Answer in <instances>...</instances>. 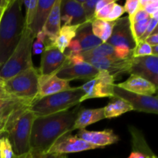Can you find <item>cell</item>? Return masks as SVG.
<instances>
[{
    "mask_svg": "<svg viewBox=\"0 0 158 158\" xmlns=\"http://www.w3.org/2000/svg\"><path fill=\"white\" fill-rule=\"evenodd\" d=\"M80 106L73 110L36 117L33 122L30 138V151L39 157L46 154L61 137L72 132Z\"/></svg>",
    "mask_w": 158,
    "mask_h": 158,
    "instance_id": "obj_1",
    "label": "cell"
},
{
    "mask_svg": "<svg viewBox=\"0 0 158 158\" xmlns=\"http://www.w3.org/2000/svg\"><path fill=\"white\" fill-rule=\"evenodd\" d=\"M21 0H10L0 21V68L19 42L24 28Z\"/></svg>",
    "mask_w": 158,
    "mask_h": 158,
    "instance_id": "obj_2",
    "label": "cell"
},
{
    "mask_svg": "<svg viewBox=\"0 0 158 158\" xmlns=\"http://www.w3.org/2000/svg\"><path fill=\"white\" fill-rule=\"evenodd\" d=\"M84 95L81 87H73L69 90L58 93L35 100L30 106V110L35 117H45L69 110L80 105V99Z\"/></svg>",
    "mask_w": 158,
    "mask_h": 158,
    "instance_id": "obj_3",
    "label": "cell"
},
{
    "mask_svg": "<svg viewBox=\"0 0 158 158\" xmlns=\"http://www.w3.org/2000/svg\"><path fill=\"white\" fill-rule=\"evenodd\" d=\"M35 38L30 29L24 26L18 45L7 61L0 68V77L3 80L10 79L33 66L32 46Z\"/></svg>",
    "mask_w": 158,
    "mask_h": 158,
    "instance_id": "obj_4",
    "label": "cell"
},
{
    "mask_svg": "<svg viewBox=\"0 0 158 158\" xmlns=\"http://www.w3.org/2000/svg\"><path fill=\"white\" fill-rule=\"evenodd\" d=\"M40 72L35 66L29 68L10 79L4 80L3 89L6 94L34 102L39 89Z\"/></svg>",
    "mask_w": 158,
    "mask_h": 158,
    "instance_id": "obj_5",
    "label": "cell"
},
{
    "mask_svg": "<svg viewBox=\"0 0 158 158\" xmlns=\"http://www.w3.org/2000/svg\"><path fill=\"white\" fill-rule=\"evenodd\" d=\"M35 118L36 117L30 109L26 110L18 117L6 133L15 155H21L30 151L31 134Z\"/></svg>",
    "mask_w": 158,
    "mask_h": 158,
    "instance_id": "obj_6",
    "label": "cell"
},
{
    "mask_svg": "<svg viewBox=\"0 0 158 158\" xmlns=\"http://www.w3.org/2000/svg\"><path fill=\"white\" fill-rule=\"evenodd\" d=\"M116 79L106 70H99L98 74L92 80H89L81 86L84 95L81 97L80 102L89 99L114 97V86Z\"/></svg>",
    "mask_w": 158,
    "mask_h": 158,
    "instance_id": "obj_7",
    "label": "cell"
},
{
    "mask_svg": "<svg viewBox=\"0 0 158 158\" xmlns=\"http://www.w3.org/2000/svg\"><path fill=\"white\" fill-rule=\"evenodd\" d=\"M114 97L127 102L134 110L148 114H158V100L155 96H145L134 94L117 86H114Z\"/></svg>",
    "mask_w": 158,
    "mask_h": 158,
    "instance_id": "obj_8",
    "label": "cell"
},
{
    "mask_svg": "<svg viewBox=\"0 0 158 158\" xmlns=\"http://www.w3.org/2000/svg\"><path fill=\"white\" fill-rule=\"evenodd\" d=\"M83 59L85 62L92 65L98 70L107 71L115 79L123 74L129 73L133 61V57L125 60H120L112 56H89Z\"/></svg>",
    "mask_w": 158,
    "mask_h": 158,
    "instance_id": "obj_9",
    "label": "cell"
},
{
    "mask_svg": "<svg viewBox=\"0 0 158 158\" xmlns=\"http://www.w3.org/2000/svg\"><path fill=\"white\" fill-rule=\"evenodd\" d=\"M100 147L88 143L77 136H66L61 137L50 148L46 154L66 155L67 154L79 153L89 150L100 149Z\"/></svg>",
    "mask_w": 158,
    "mask_h": 158,
    "instance_id": "obj_10",
    "label": "cell"
},
{
    "mask_svg": "<svg viewBox=\"0 0 158 158\" xmlns=\"http://www.w3.org/2000/svg\"><path fill=\"white\" fill-rule=\"evenodd\" d=\"M130 74L139 76L157 87L158 85V56H148L133 58L132 66L130 69Z\"/></svg>",
    "mask_w": 158,
    "mask_h": 158,
    "instance_id": "obj_11",
    "label": "cell"
},
{
    "mask_svg": "<svg viewBox=\"0 0 158 158\" xmlns=\"http://www.w3.org/2000/svg\"><path fill=\"white\" fill-rule=\"evenodd\" d=\"M66 56L60 52L54 45L45 47L40 60V67L39 69L40 75H49L57 73L64 67Z\"/></svg>",
    "mask_w": 158,
    "mask_h": 158,
    "instance_id": "obj_12",
    "label": "cell"
},
{
    "mask_svg": "<svg viewBox=\"0 0 158 158\" xmlns=\"http://www.w3.org/2000/svg\"><path fill=\"white\" fill-rule=\"evenodd\" d=\"M72 88L69 84V81L59 78L56 76V73H52L49 75H40L38 94L35 100H40L43 97L52 94L69 90Z\"/></svg>",
    "mask_w": 158,
    "mask_h": 158,
    "instance_id": "obj_13",
    "label": "cell"
},
{
    "mask_svg": "<svg viewBox=\"0 0 158 158\" xmlns=\"http://www.w3.org/2000/svg\"><path fill=\"white\" fill-rule=\"evenodd\" d=\"M106 43L113 46L126 45L132 49L135 47V43L131 33V25L128 17L120 18L116 21L113 29L112 35Z\"/></svg>",
    "mask_w": 158,
    "mask_h": 158,
    "instance_id": "obj_14",
    "label": "cell"
},
{
    "mask_svg": "<svg viewBox=\"0 0 158 158\" xmlns=\"http://www.w3.org/2000/svg\"><path fill=\"white\" fill-rule=\"evenodd\" d=\"M99 70L86 62L60 69L56 73L59 78L68 81L74 80H92L98 74Z\"/></svg>",
    "mask_w": 158,
    "mask_h": 158,
    "instance_id": "obj_15",
    "label": "cell"
},
{
    "mask_svg": "<svg viewBox=\"0 0 158 158\" xmlns=\"http://www.w3.org/2000/svg\"><path fill=\"white\" fill-rule=\"evenodd\" d=\"M63 26H75L86 23L82 6L77 0H61V22Z\"/></svg>",
    "mask_w": 158,
    "mask_h": 158,
    "instance_id": "obj_16",
    "label": "cell"
},
{
    "mask_svg": "<svg viewBox=\"0 0 158 158\" xmlns=\"http://www.w3.org/2000/svg\"><path fill=\"white\" fill-rule=\"evenodd\" d=\"M77 137L101 148L117 143L120 140L118 136L114 134L113 130L109 129L102 131H88L85 129L80 130L77 134Z\"/></svg>",
    "mask_w": 158,
    "mask_h": 158,
    "instance_id": "obj_17",
    "label": "cell"
},
{
    "mask_svg": "<svg viewBox=\"0 0 158 158\" xmlns=\"http://www.w3.org/2000/svg\"><path fill=\"white\" fill-rule=\"evenodd\" d=\"M116 85L125 90L140 95L153 96L157 90V86L151 82L134 74H131L126 81Z\"/></svg>",
    "mask_w": 158,
    "mask_h": 158,
    "instance_id": "obj_18",
    "label": "cell"
},
{
    "mask_svg": "<svg viewBox=\"0 0 158 158\" xmlns=\"http://www.w3.org/2000/svg\"><path fill=\"white\" fill-rule=\"evenodd\" d=\"M61 28V0H56L43 30L51 43L54 44Z\"/></svg>",
    "mask_w": 158,
    "mask_h": 158,
    "instance_id": "obj_19",
    "label": "cell"
},
{
    "mask_svg": "<svg viewBox=\"0 0 158 158\" xmlns=\"http://www.w3.org/2000/svg\"><path fill=\"white\" fill-rule=\"evenodd\" d=\"M105 119L103 107L80 110L71 131L85 129L87 126Z\"/></svg>",
    "mask_w": 158,
    "mask_h": 158,
    "instance_id": "obj_20",
    "label": "cell"
},
{
    "mask_svg": "<svg viewBox=\"0 0 158 158\" xmlns=\"http://www.w3.org/2000/svg\"><path fill=\"white\" fill-rule=\"evenodd\" d=\"M55 1L56 0H38L35 18L29 27L35 37L39 32L43 30Z\"/></svg>",
    "mask_w": 158,
    "mask_h": 158,
    "instance_id": "obj_21",
    "label": "cell"
},
{
    "mask_svg": "<svg viewBox=\"0 0 158 158\" xmlns=\"http://www.w3.org/2000/svg\"><path fill=\"white\" fill-rule=\"evenodd\" d=\"M75 40L79 42L81 46L82 52L89 51L99 45L103 43L101 40L94 35L91 27V23H85L77 29Z\"/></svg>",
    "mask_w": 158,
    "mask_h": 158,
    "instance_id": "obj_22",
    "label": "cell"
},
{
    "mask_svg": "<svg viewBox=\"0 0 158 158\" xmlns=\"http://www.w3.org/2000/svg\"><path fill=\"white\" fill-rule=\"evenodd\" d=\"M132 110H134V109L127 102L117 97L111 98V101L103 107L104 117L106 119L117 117L125 113Z\"/></svg>",
    "mask_w": 158,
    "mask_h": 158,
    "instance_id": "obj_23",
    "label": "cell"
},
{
    "mask_svg": "<svg viewBox=\"0 0 158 158\" xmlns=\"http://www.w3.org/2000/svg\"><path fill=\"white\" fill-rule=\"evenodd\" d=\"M81 25L75 26H63L60 29L58 35L54 42V46L61 52L64 53L69 43L75 38L77 29Z\"/></svg>",
    "mask_w": 158,
    "mask_h": 158,
    "instance_id": "obj_24",
    "label": "cell"
},
{
    "mask_svg": "<svg viewBox=\"0 0 158 158\" xmlns=\"http://www.w3.org/2000/svg\"><path fill=\"white\" fill-rule=\"evenodd\" d=\"M115 22L103 21L100 19H94L91 23L92 32L95 36L100 39L103 43H106L112 35L113 29Z\"/></svg>",
    "mask_w": 158,
    "mask_h": 158,
    "instance_id": "obj_25",
    "label": "cell"
},
{
    "mask_svg": "<svg viewBox=\"0 0 158 158\" xmlns=\"http://www.w3.org/2000/svg\"><path fill=\"white\" fill-rule=\"evenodd\" d=\"M83 57H105V56H112L115 57L114 56V47L108 43H102L99 45L97 47L90 49L89 51L80 52Z\"/></svg>",
    "mask_w": 158,
    "mask_h": 158,
    "instance_id": "obj_26",
    "label": "cell"
},
{
    "mask_svg": "<svg viewBox=\"0 0 158 158\" xmlns=\"http://www.w3.org/2000/svg\"><path fill=\"white\" fill-rule=\"evenodd\" d=\"M23 3L26 7V14L24 16V26L29 28L35 18L38 0H24Z\"/></svg>",
    "mask_w": 158,
    "mask_h": 158,
    "instance_id": "obj_27",
    "label": "cell"
},
{
    "mask_svg": "<svg viewBox=\"0 0 158 158\" xmlns=\"http://www.w3.org/2000/svg\"><path fill=\"white\" fill-rule=\"evenodd\" d=\"M12 143L7 135H0V158H15Z\"/></svg>",
    "mask_w": 158,
    "mask_h": 158,
    "instance_id": "obj_28",
    "label": "cell"
},
{
    "mask_svg": "<svg viewBox=\"0 0 158 158\" xmlns=\"http://www.w3.org/2000/svg\"><path fill=\"white\" fill-rule=\"evenodd\" d=\"M79 3H80L82 8L84 12L85 17H86V21L87 23H92L94 20V15H95L96 4L97 2V0H77Z\"/></svg>",
    "mask_w": 158,
    "mask_h": 158,
    "instance_id": "obj_29",
    "label": "cell"
},
{
    "mask_svg": "<svg viewBox=\"0 0 158 158\" xmlns=\"http://www.w3.org/2000/svg\"><path fill=\"white\" fill-rule=\"evenodd\" d=\"M140 7L143 9L151 18L158 19V1L140 0Z\"/></svg>",
    "mask_w": 158,
    "mask_h": 158,
    "instance_id": "obj_30",
    "label": "cell"
},
{
    "mask_svg": "<svg viewBox=\"0 0 158 158\" xmlns=\"http://www.w3.org/2000/svg\"><path fill=\"white\" fill-rule=\"evenodd\" d=\"M148 56H153L152 47L145 42H140L133 49L132 57L137 58V57Z\"/></svg>",
    "mask_w": 158,
    "mask_h": 158,
    "instance_id": "obj_31",
    "label": "cell"
},
{
    "mask_svg": "<svg viewBox=\"0 0 158 158\" xmlns=\"http://www.w3.org/2000/svg\"><path fill=\"white\" fill-rule=\"evenodd\" d=\"M114 56L116 58L120 60H125L132 57L133 49L128 47L126 45H119L114 46Z\"/></svg>",
    "mask_w": 158,
    "mask_h": 158,
    "instance_id": "obj_32",
    "label": "cell"
},
{
    "mask_svg": "<svg viewBox=\"0 0 158 158\" xmlns=\"http://www.w3.org/2000/svg\"><path fill=\"white\" fill-rule=\"evenodd\" d=\"M125 12L124 9H123V6H120V5L117 4V2H115L114 4L112 9H111L110 12L109 13V15L106 17V20L105 21L108 22H115L117 20H118L119 19H120V17L122 16L123 13Z\"/></svg>",
    "mask_w": 158,
    "mask_h": 158,
    "instance_id": "obj_33",
    "label": "cell"
},
{
    "mask_svg": "<svg viewBox=\"0 0 158 158\" xmlns=\"http://www.w3.org/2000/svg\"><path fill=\"white\" fill-rule=\"evenodd\" d=\"M140 6V0H127L125 2L123 9L129 15V18H132L134 14L136 13Z\"/></svg>",
    "mask_w": 158,
    "mask_h": 158,
    "instance_id": "obj_34",
    "label": "cell"
},
{
    "mask_svg": "<svg viewBox=\"0 0 158 158\" xmlns=\"http://www.w3.org/2000/svg\"><path fill=\"white\" fill-rule=\"evenodd\" d=\"M157 23H158V19L157 18H151L149 20V23H148V26L147 27L146 31H145L144 34L142 35V37L140 38V42H143L148 36H149L150 35H151L152 33H154L155 31L157 30ZM139 42V43H140Z\"/></svg>",
    "mask_w": 158,
    "mask_h": 158,
    "instance_id": "obj_35",
    "label": "cell"
},
{
    "mask_svg": "<svg viewBox=\"0 0 158 158\" xmlns=\"http://www.w3.org/2000/svg\"><path fill=\"white\" fill-rule=\"evenodd\" d=\"M116 2V1H114L113 2H111L110 4L107 5V6H104L103 8H102L101 9H100L99 11H97V12H95V15H94V19H100L105 21L107 17V15H109V13L110 12L111 9H112L114 4Z\"/></svg>",
    "mask_w": 158,
    "mask_h": 158,
    "instance_id": "obj_36",
    "label": "cell"
},
{
    "mask_svg": "<svg viewBox=\"0 0 158 158\" xmlns=\"http://www.w3.org/2000/svg\"><path fill=\"white\" fill-rule=\"evenodd\" d=\"M143 42H145L146 43H148V45H150L151 46H158V32L157 30L155 31L154 33H152L151 35H150L149 36H148L146 38V40Z\"/></svg>",
    "mask_w": 158,
    "mask_h": 158,
    "instance_id": "obj_37",
    "label": "cell"
},
{
    "mask_svg": "<svg viewBox=\"0 0 158 158\" xmlns=\"http://www.w3.org/2000/svg\"><path fill=\"white\" fill-rule=\"evenodd\" d=\"M114 1H115V0H99V1H97V4H96L95 12H97V11L101 9L102 8H103L104 6L110 4V3L113 2Z\"/></svg>",
    "mask_w": 158,
    "mask_h": 158,
    "instance_id": "obj_38",
    "label": "cell"
},
{
    "mask_svg": "<svg viewBox=\"0 0 158 158\" xmlns=\"http://www.w3.org/2000/svg\"><path fill=\"white\" fill-rule=\"evenodd\" d=\"M154 153L151 154H145L143 153L138 152V151H132L127 158H148L151 156L154 155Z\"/></svg>",
    "mask_w": 158,
    "mask_h": 158,
    "instance_id": "obj_39",
    "label": "cell"
},
{
    "mask_svg": "<svg viewBox=\"0 0 158 158\" xmlns=\"http://www.w3.org/2000/svg\"><path fill=\"white\" fill-rule=\"evenodd\" d=\"M10 0H0V21H1L2 16L4 13L5 10L9 6Z\"/></svg>",
    "mask_w": 158,
    "mask_h": 158,
    "instance_id": "obj_40",
    "label": "cell"
},
{
    "mask_svg": "<svg viewBox=\"0 0 158 158\" xmlns=\"http://www.w3.org/2000/svg\"><path fill=\"white\" fill-rule=\"evenodd\" d=\"M15 158H38L31 151H29V152L26 153V154H21V155H16Z\"/></svg>",
    "mask_w": 158,
    "mask_h": 158,
    "instance_id": "obj_41",
    "label": "cell"
},
{
    "mask_svg": "<svg viewBox=\"0 0 158 158\" xmlns=\"http://www.w3.org/2000/svg\"><path fill=\"white\" fill-rule=\"evenodd\" d=\"M60 155H56L53 154H46L40 156L38 158H60Z\"/></svg>",
    "mask_w": 158,
    "mask_h": 158,
    "instance_id": "obj_42",
    "label": "cell"
},
{
    "mask_svg": "<svg viewBox=\"0 0 158 158\" xmlns=\"http://www.w3.org/2000/svg\"><path fill=\"white\" fill-rule=\"evenodd\" d=\"M151 47H152L153 56H158V46H151Z\"/></svg>",
    "mask_w": 158,
    "mask_h": 158,
    "instance_id": "obj_43",
    "label": "cell"
},
{
    "mask_svg": "<svg viewBox=\"0 0 158 158\" xmlns=\"http://www.w3.org/2000/svg\"><path fill=\"white\" fill-rule=\"evenodd\" d=\"M148 158H157V156L155 155V154H154V155L151 156V157H149Z\"/></svg>",
    "mask_w": 158,
    "mask_h": 158,
    "instance_id": "obj_44",
    "label": "cell"
},
{
    "mask_svg": "<svg viewBox=\"0 0 158 158\" xmlns=\"http://www.w3.org/2000/svg\"><path fill=\"white\" fill-rule=\"evenodd\" d=\"M0 129L2 130V133H3V130H2V127L1 126V124H0Z\"/></svg>",
    "mask_w": 158,
    "mask_h": 158,
    "instance_id": "obj_45",
    "label": "cell"
},
{
    "mask_svg": "<svg viewBox=\"0 0 158 158\" xmlns=\"http://www.w3.org/2000/svg\"><path fill=\"white\" fill-rule=\"evenodd\" d=\"M3 133H2V130L0 129V135H1V134H2Z\"/></svg>",
    "mask_w": 158,
    "mask_h": 158,
    "instance_id": "obj_46",
    "label": "cell"
}]
</instances>
